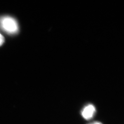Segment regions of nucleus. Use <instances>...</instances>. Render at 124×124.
I'll return each instance as SVG.
<instances>
[{
  "instance_id": "4",
  "label": "nucleus",
  "mask_w": 124,
  "mask_h": 124,
  "mask_svg": "<svg viewBox=\"0 0 124 124\" xmlns=\"http://www.w3.org/2000/svg\"><path fill=\"white\" fill-rule=\"evenodd\" d=\"M89 124H102L101 122H98V121H95V122H93L92 123H91Z\"/></svg>"
},
{
  "instance_id": "1",
  "label": "nucleus",
  "mask_w": 124,
  "mask_h": 124,
  "mask_svg": "<svg viewBox=\"0 0 124 124\" xmlns=\"http://www.w3.org/2000/svg\"><path fill=\"white\" fill-rule=\"evenodd\" d=\"M0 28L5 33L13 35L18 33V25L17 21L10 16L0 17Z\"/></svg>"
},
{
  "instance_id": "2",
  "label": "nucleus",
  "mask_w": 124,
  "mask_h": 124,
  "mask_svg": "<svg viewBox=\"0 0 124 124\" xmlns=\"http://www.w3.org/2000/svg\"><path fill=\"white\" fill-rule=\"evenodd\" d=\"M96 113L95 107L92 104H88L85 107L81 112V114L85 120H89L93 118Z\"/></svg>"
},
{
  "instance_id": "3",
  "label": "nucleus",
  "mask_w": 124,
  "mask_h": 124,
  "mask_svg": "<svg viewBox=\"0 0 124 124\" xmlns=\"http://www.w3.org/2000/svg\"><path fill=\"white\" fill-rule=\"evenodd\" d=\"M5 41V39L3 37L0 33V46H2V44L4 43Z\"/></svg>"
}]
</instances>
